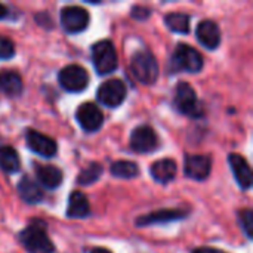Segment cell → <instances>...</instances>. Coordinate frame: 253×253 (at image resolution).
<instances>
[{"label":"cell","instance_id":"obj_1","mask_svg":"<svg viewBox=\"0 0 253 253\" xmlns=\"http://www.w3.org/2000/svg\"><path fill=\"white\" fill-rule=\"evenodd\" d=\"M19 240L28 253H53V243L47 237L46 224L40 219H33L21 233Z\"/></svg>","mask_w":253,"mask_h":253},{"label":"cell","instance_id":"obj_2","mask_svg":"<svg viewBox=\"0 0 253 253\" xmlns=\"http://www.w3.org/2000/svg\"><path fill=\"white\" fill-rule=\"evenodd\" d=\"M130 71L142 84H153L159 77V64L150 50H139L132 56Z\"/></svg>","mask_w":253,"mask_h":253},{"label":"cell","instance_id":"obj_3","mask_svg":"<svg viewBox=\"0 0 253 253\" xmlns=\"http://www.w3.org/2000/svg\"><path fill=\"white\" fill-rule=\"evenodd\" d=\"M92 62L98 74L105 76L116 71L119 65L117 52L110 40H101L92 47Z\"/></svg>","mask_w":253,"mask_h":253},{"label":"cell","instance_id":"obj_4","mask_svg":"<svg viewBox=\"0 0 253 253\" xmlns=\"http://www.w3.org/2000/svg\"><path fill=\"white\" fill-rule=\"evenodd\" d=\"M170 65L173 71L199 73L203 68V56L190 44H178L172 55Z\"/></svg>","mask_w":253,"mask_h":253},{"label":"cell","instance_id":"obj_5","mask_svg":"<svg viewBox=\"0 0 253 253\" xmlns=\"http://www.w3.org/2000/svg\"><path fill=\"white\" fill-rule=\"evenodd\" d=\"M175 107L179 113L191 117V119H199L203 116V107L202 102L199 101L196 90L185 82L178 83L176 90H175Z\"/></svg>","mask_w":253,"mask_h":253},{"label":"cell","instance_id":"obj_6","mask_svg":"<svg viewBox=\"0 0 253 253\" xmlns=\"http://www.w3.org/2000/svg\"><path fill=\"white\" fill-rule=\"evenodd\" d=\"M58 80H59V84L67 92H82L87 86L89 76H87V71L83 67L71 64V65L64 67L59 71Z\"/></svg>","mask_w":253,"mask_h":253},{"label":"cell","instance_id":"obj_7","mask_svg":"<svg viewBox=\"0 0 253 253\" xmlns=\"http://www.w3.org/2000/svg\"><path fill=\"white\" fill-rule=\"evenodd\" d=\"M96 98L99 104L110 107V108H116L126 98V84L119 79L107 80L99 86L96 92Z\"/></svg>","mask_w":253,"mask_h":253},{"label":"cell","instance_id":"obj_8","mask_svg":"<svg viewBox=\"0 0 253 253\" xmlns=\"http://www.w3.org/2000/svg\"><path fill=\"white\" fill-rule=\"evenodd\" d=\"M61 25L67 33H82L89 25V13L79 6H67L61 10Z\"/></svg>","mask_w":253,"mask_h":253},{"label":"cell","instance_id":"obj_9","mask_svg":"<svg viewBox=\"0 0 253 253\" xmlns=\"http://www.w3.org/2000/svg\"><path fill=\"white\" fill-rule=\"evenodd\" d=\"M76 119H77L79 125L83 127V130H86V132L99 130L104 123L102 111L99 110V107H96L92 102L82 104L76 111Z\"/></svg>","mask_w":253,"mask_h":253},{"label":"cell","instance_id":"obj_10","mask_svg":"<svg viewBox=\"0 0 253 253\" xmlns=\"http://www.w3.org/2000/svg\"><path fill=\"white\" fill-rule=\"evenodd\" d=\"M159 139L153 127L138 126L130 135V148L136 153H151L157 148Z\"/></svg>","mask_w":253,"mask_h":253},{"label":"cell","instance_id":"obj_11","mask_svg":"<svg viewBox=\"0 0 253 253\" xmlns=\"http://www.w3.org/2000/svg\"><path fill=\"white\" fill-rule=\"evenodd\" d=\"M25 139H27V145L31 151H34L36 154L39 156H43V157H53L58 151V145L56 142L40 133V132H36L33 129L27 130V135H25Z\"/></svg>","mask_w":253,"mask_h":253},{"label":"cell","instance_id":"obj_12","mask_svg":"<svg viewBox=\"0 0 253 253\" xmlns=\"http://www.w3.org/2000/svg\"><path fill=\"white\" fill-rule=\"evenodd\" d=\"M212 170V160L209 156L194 154L185 157V175L196 181H205Z\"/></svg>","mask_w":253,"mask_h":253},{"label":"cell","instance_id":"obj_13","mask_svg":"<svg viewBox=\"0 0 253 253\" xmlns=\"http://www.w3.org/2000/svg\"><path fill=\"white\" fill-rule=\"evenodd\" d=\"M228 163L231 166V170L236 176V181L242 190H249L252 187V170L248 163V160L240 154H230Z\"/></svg>","mask_w":253,"mask_h":253},{"label":"cell","instance_id":"obj_14","mask_svg":"<svg viewBox=\"0 0 253 253\" xmlns=\"http://www.w3.org/2000/svg\"><path fill=\"white\" fill-rule=\"evenodd\" d=\"M196 36L197 40L200 42V44H203L206 49H216L221 44V31L218 24H215L211 19L202 21L197 25L196 30Z\"/></svg>","mask_w":253,"mask_h":253},{"label":"cell","instance_id":"obj_15","mask_svg":"<svg viewBox=\"0 0 253 253\" xmlns=\"http://www.w3.org/2000/svg\"><path fill=\"white\" fill-rule=\"evenodd\" d=\"M185 216V212L179 209H165L159 212H153L150 215L141 216L136 219L138 227H147V225H154V224H165V222H172L182 219Z\"/></svg>","mask_w":253,"mask_h":253},{"label":"cell","instance_id":"obj_16","mask_svg":"<svg viewBox=\"0 0 253 253\" xmlns=\"http://www.w3.org/2000/svg\"><path fill=\"white\" fill-rule=\"evenodd\" d=\"M36 176L40 185L49 190H55L62 182V172L59 168L52 165H42L36 168Z\"/></svg>","mask_w":253,"mask_h":253},{"label":"cell","instance_id":"obj_17","mask_svg":"<svg viewBox=\"0 0 253 253\" xmlns=\"http://www.w3.org/2000/svg\"><path fill=\"white\" fill-rule=\"evenodd\" d=\"M150 172H151V176L154 178L156 182L168 184V182L173 181V178L176 176L178 168H176V163L173 160L162 159V160L153 163Z\"/></svg>","mask_w":253,"mask_h":253},{"label":"cell","instance_id":"obj_18","mask_svg":"<svg viewBox=\"0 0 253 253\" xmlns=\"http://www.w3.org/2000/svg\"><path fill=\"white\" fill-rule=\"evenodd\" d=\"M90 212V206L87 202V197L80 193V191H74L71 193L70 199H68V208H67V216L68 218H86Z\"/></svg>","mask_w":253,"mask_h":253},{"label":"cell","instance_id":"obj_19","mask_svg":"<svg viewBox=\"0 0 253 253\" xmlns=\"http://www.w3.org/2000/svg\"><path fill=\"white\" fill-rule=\"evenodd\" d=\"M18 194L19 197L27 202V203H39L43 199V190L40 188V185L37 182H34L33 179H30L28 176H24L19 182H18Z\"/></svg>","mask_w":253,"mask_h":253},{"label":"cell","instance_id":"obj_20","mask_svg":"<svg viewBox=\"0 0 253 253\" xmlns=\"http://www.w3.org/2000/svg\"><path fill=\"white\" fill-rule=\"evenodd\" d=\"M0 89L9 96H18L22 92V79L18 73L6 70L0 71Z\"/></svg>","mask_w":253,"mask_h":253},{"label":"cell","instance_id":"obj_21","mask_svg":"<svg viewBox=\"0 0 253 253\" xmlns=\"http://www.w3.org/2000/svg\"><path fill=\"white\" fill-rule=\"evenodd\" d=\"M21 168V160L18 153L9 147H0V169L6 173H16Z\"/></svg>","mask_w":253,"mask_h":253},{"label":"cell","instance_id":"obj_22","mask_svg":"<svg viewBox=\"0 0 253 253\" xmlns=\"http://www.w3.org/2000/svg\"><path fill=\"white\" fill-rule=\"evenodd\" d=\"M111 173L116 178H125V179H130L139 175V168L136 163L133 162H127V160H119L114 162L110 168Z\"/></svg>","mask_w":253,"mask_h":253},{"label":"cell","instance_id":"obj_23","mask_svg":"<svg viewBox=\"0 0 253 253\" xmlns=\"http://www.w3.org/2000/svg\"><path fill=\"white\" fill-rule=\"evenodd\" d=\"M165 22L168 28H170L175 33L187 34L190 31V16L181 12H173L165 16Z\"/></svg>","mask_w":253,"mask_h":253},{"label":"cell","instance_id":"obj_24","mask_svg":"<svg viewBox=\"0 0 253 253\" xmlns=\"http://www.w3.org/2000/svg\"><path fill=\"white\" fill-rule=\"evenodd\" d=\"M101 175H102V166L99 163H90L86 169H83L80 172L77 182L80 185H90V184L96 182Z\"/></svg>","mask_w":253,"mask_h":253},{"label":"cell","instance_id":"obj_25","mask_svg":"<svg viewBox=\"0 0 253 253\" xmlns=\"http://www.w3.org/2000/svg\"><path fill=\"white\" fill-rule=\"evenodd\" d=\"M239 221L240 225L246 234L248 239H252L253 236V213L251 209H245L242 212H239Z\"/></svg>","mask_w":253,"mask_h":253},{"label":"cell","instance_id":"obj_26","mask_svg":"<svg viewBox=\"0 0 253 253\" xmlns=\"http://www.w3.org/2000/svg\"><path fill=\"white\" fill-rule=\"evenodd\" d=\"M15 55V44L10 39L0 36V59H9Z\"/></svg>","mask_w":253,"mask_h":253},{"label":"cell","instance_id":"obj_27","mask_svg":"<svg viewBox=\"0 0 253 253\" xmlns=\"http://www.w3.org/2000/svg\"><path fill=\"white\" fill-rule=\"evenodd\" d=\"M150 15V10L147 7H141V6H136L132 9V16L133 18H138V19H145L147 16Z\"/></svg>","mask_w":253,"mask_h":253},{"label":"cell","instance_id":"obj_28","mask_svg":"<svg viewBox=\"0 0 253 253\" xmlns=\"http://www.w3.org/2000/svg\"><path fill=\"white\" fill-rule=\"evenodd\" d=\"M193 253H225L224 251H219V249H213V248H199L196 249Z\"/></svg>","mask_w":253,"mask_h":253},{"label":"cell","instance_id":"obj_29","mask_svg":"<svg viewBox=\"0 0 253 253\" xmlns=\"http://www.w3.org/2000/svg\"><path fill=\"white\" fill-rule=\"evenodd\" d=\"M6 15H7V9L4 7V4H1V3H0V19H1V18H4Z\"/></svg>","mask_w":253,"mask_h":253},{"label":"cell","instance_id":"obj_30","mask_svg":"<svg viewBox=\"0 0 253 253\" xmlns=\"http://www.w3.org/2000/svg\"><path fill=\"white\" fill-rule=\"evenodd\" d=\"M90 253H111L110 251H107V249H104V248H96V249H93Z\"/></svg>","mask_w":253,"mask_h":253}]
</instances>
